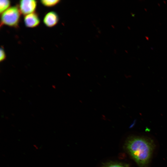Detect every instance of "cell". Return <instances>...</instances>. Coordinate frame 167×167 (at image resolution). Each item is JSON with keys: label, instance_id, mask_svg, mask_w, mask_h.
I'll return each mask as SVG.
<instances>
[{"label": "cell", "instance_id": "7a4b0ae2", "mask_svg": "<svg viewBox=\"0 0 167 167\" xmlns=\"http://www.w3.org/2000/svg\"><path fill=\"white\" fill-rule=\"evenodd\" d=\"M21 14L19 6L10 7L1 14V25L17 28L19 22Z\"/></svg>", "mask_w": 167, "mask_h": 167}, {"label": "cell", "instance_id": "ba28073f", "mask_svg": "<svg viewBox=\"0 0 167 167\" xmlns=\"http://www.w3.org/2000/svg\"><path fill=\"white\" fill-rule=\"evenodd\" d=\"M0 61L2 62L6 58L5 53L3 48L1 47L0 50Z\"/></svg>", "mask_w": 167, "mask_h": 167}, {"label": "cell", "instance_id": "277c9868", "mask_svg": "<svg viewBox=\"0 0 167 167\" xmlns=\"http://www.w3.org/2000/svg\"><path fill=\"white\" fill-rule=\"evenodd\" d=\"M24 22L26 27L32 28L39 25L40 19L37 13L34 12L24 15Z\"/></svg>", "mask_w": 167, "mask_h": 167}, {"label": "cell", "instance_id": "5b68a950", "mask_svg": "<svg viewBox=\"0 0 167 167\" xmlns=\"http://www.w3.org/2000/svg\"><path fill=\"white\" fill-rule=\"evenodd\" d=\"M59 21V17L57 13L53 11L47 13L45 15L43 22L48 27H52L55 26Z\"/></svg>", "mask_w": 167, "mask_h": 167}, {"label": "cell", "instance_id": "52a82bcc", "mask_svg": "<svg viewBox=\"0 0 167 167\" xmlns=\"http://www.w3.org/2000/svg\"><path fill=\"white\" fill-rule=\"evenodd\" d=\"M60 1L59 0H41V2L45 6L50 7L55 6Z\"/></svg>", "mask_w": 167, "mask_h": 167}, {"label": "cell", "instance_id": "9c48e42d", "mask_svg": "<svg viewBox=\"0 0 167 167\" xmlns=\"http://www.w3.org/2000/svg\"><path fill=\"white\" fill-rule=\"evenodd\" d=\"M106 167H127L122 165L118 164H113L108 165Z\"/></svg>", "mask_w": 167, "mask_h": 167}, {"label": "cell", "instance_id": "8992f818", "mask_svg": "<svg viewBox=\"0 0 167 167\" xmlns=\"http://www.w3.org/2000/svg\"><path fill=\"white\" fill-rule=\"evenodd\" d=\"M11 2L9 0H0V13L1 14L10 7Z\"/></svg>", "mask_w": 167, "mask_h": 167}, {"label": "cell", "instance_id": "3957f363", "mask_svg": "<svg viewBox=\"0 0 167 167\" xmlns=\"http://www.w3.org/2000/svg\"><path fill=\"white\" fill-rule=\"evenodd\" d=\"M37 3V1L35 0L20 1L19 7L21 13L25 15L35 12Z\"/></svg>", "mask_w": 167, "mask_h": 167}, {"label": "cell", "instance_id": "6da1fadb", "mask_svg": "<svg viewBox=\"0 0 167 167\" xmlns=\"http://www.w3.org/2000/svg\"><path fill=\"white\" fill-rule=\"evenodd\" d=\"M126 146L130 155L139 166H147L154 147L151 140L142 137H134L128 140Z\"/></svg>", "mask_w": 167, "mask_h": 167}]
</instances>
